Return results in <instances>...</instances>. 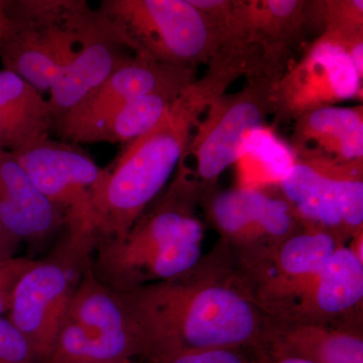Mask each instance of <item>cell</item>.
I'll list each match as a JSON object with an SVG mask.
<instances>
[{
	"mask_svg": "<svg viewBox=\"0 0 363 363\" xmlns=\"http://www.w3.org/2000/svg\"><path fill=\"white\" fill-rule=\"evenodd\" d=\"M219 250L176 278L118 293L140 330L147 363L266 346L271 320Z\"/></svg>",
	"mask_w": 363,
	"mask_h": 363,
	"instance_id": "1",
	"label": "cell"
},
{
	"mask_svg": "<svg viewBox=\"0 0 363 363\" xmlns=\"http://www.w3.org/2000/svg\"><path fill=\"white\" fill-rule=\"evenodd\" d=\"M208 66L152 130L126 145L114 164L102 169L92 189L99 238L128 233L178 168L210 104L250 73L248 62L238 55L217 57Z\"/></svg>",
	"mask_w": 363,
	"mask_h": 363,
	"instance_id": "2",
	"label": "cell"
},
{
	"mask_svg": "<svg viewBox=\"0 0 363 363\" xmlns=\"http://www.w3.org/2000/svg\"><path fill=\"white\" fill-rule=\"evenodd\" d=\"M203 198L199 186L177 169L167 192L125 235L97 240L89 264L98 281L123 293L193 269L202 259L204 224L196 206Z\"/></svg>",
	"mask_w": 363,
	"mask_h": 363,
	"instance_id": "3",
	"label": "cell"
},
{
	"mask_svg": "<svg viewBox=\"0 0 363 363\" xmlns=\"http://www.w3.org/2000/svg\"><path fill=\"white\" fill-rule=\"evenodd\" d=\"M7 9L13 26L0 48L4 70L40 92L50 90L104 23L85 0H7Z\"/></svg>",
	"mask_w": 363,
	"mask_h": 363,
	"instance_id": "4",
	"label": "cell"
},
{
	"mask_svg": "<svg viewBox=\"0 0 363 363\" xmlns=\"http://www.w3.org/2000/svg\"><path fill=\"white\" fill-rule=\"evenodd\" d=\"M284 67H260L247 76L242 89L216 98L196 126L181 161L193 162V168L178 167L201 188L205 197L219 177L240 159L245 145L266 128L272 114L274 85Z\"/></svg>",
	"mask_w": 363,
	"mask_h": 363,
	"instance_id": "5",
	"label": "cell"
},
{
	"mask_svg": "<svg viewBox=\"0 0 363 363\" xmlns=\"http://www.w3.org/2000/svg\"><path fill=\"white\" fill-rule=\"evenodd\" d=\"M97 11L123 32L131 51L168 65H209L221 52L206 16L189 0H102Z\"/></svg>",
	"mask_w": 363,
	"mask_h": 363,
	"instance_id": "6",
	"label": "cell"
},
{
	"mask_svg": "<svg viewBox=\"0 0 363 363\" xmlns=\"http://www.w3.org/2000/svg\"><path fill=\"white\" fill-rule=\"evenodd\" d=\"M277 188L303 227L327 231L344 243L363 231V160L295 152Z\"/></svg>",
	"mask_w": 363,
	"mask_h": 363,
	"instance_id": "7",
	"label": "cell"
},
{
	"mask_svg": "<svg viewBox=\"0 0 363 363\" xmlns=\"http://www.w3.org/2000/svg\"><path fill=\"white\" fill-rule=\"evenodd\" d=\"M40 193L65 217V248L82 260L90 259L99 240L92 189L102 169L75 143L49 138L13 152Z\"/></svg>",
	"mask_w": 363,
	"mask_h": 363,
	"instance_id": "8",
	"label": "cell"
},
{
	"mask_svg": "<svg viewBox=\"0 0 363 363\" xmlns=\"http://www.w3.org/2000/svg\"><path fill=\"white\" fill-rule=\"evenodd\" d=\"M341 245L334 234L302 226L276 245L240 250V274L260 309L277 321Z\"/></svg>",
	"mask_w": 363,
	"mask_h": 363,
	"instance_id": "9",
	"label": "cell"
},
{
	"mask_svg": "<svg viewBox=\"0 0 363 363\" xmlns=\"http://www.w3.org/2000/svg\"><path fill=\"white\" fill-rule=\"evenodd\" d=\"M362 80L337 35L322 33L303 58L279 78L272 114L277 123L297 121L308 112L345 100H362Z\"/></svg>",
	"mask_w": 363,
	"mask_h": 363,
	"instance_id": "10",
	"label": "cell"
},
{
	"mask_svg": "<svg viewBox=\"0 0 363 363\" xmlns=\"http://www.w3.org/2000/svg\"><path fill=\"white\" fill-rule=\"evenodd\" d=\"M87 262L76 259L63 248L52 259L38 260L14 288L9 320L42 363H47L51 357L65 322L78 283L74 281V274H81Z\"/></svg>",
	"mask_w": 363,
	"mask_h": 363,
	"instance_id": "11",
	"label": "cell"
},
{
	"mask_svg": "<svg viewBox=\"0 0 363 363\" xmlns=\"http://www.w3.org/2000/svg\"><path fill=\"white\" fill-rule=\"evenodd\" d=\"M208 198V214L223 242L240 250L276 245L302 227L277 187H238Z\"/></svg>",
	"mask_w": 363,
	"mask_h": 363,
	"instance_id": "12",
	"label": "cell"
},
{
	"mask_svg": "<svg viewBox=\"0 0 363 363\" xmlns=\"http://www.w3.org/2000/svg\"><path fill=\"white\" fill-rule=\"evenodd\" d=\"M190 76H196L195 69L168 65L149 55L136 52L55 124V130L64 140L74 143L79 135L111 116L119 107L162 86Z\"/></svg>",
	"mask_w": 363,
	"mask_h": 363,
	"instance_id": "13",
	"label": "cell"
},
{
	"mask_svg": "<svg viewBox=\"0 0 363 363\" xmlns=\"http://www.w3.org/2000/svg\"><path fill=\"white\" fill-rule=\"evenodd\" d=\"M363 259L341 245L278 322L335 323L362 314Z\"/></svg>",
	"mask_w": 363,
	"mask_h": 363,
	"instance_id": "14",
	"label": "cell"
},
{
	"mask_svg": "<svg viewBox=\"0 0 363 363\" xmlns=\"http://www.w3.org/2000/svg\"><path fill=\"white\" fill-rule=\"evenodd\" d=\"M128 51V40L106 18V25L86 42L50 88L48 102L55 124L133 58L135 54Z\"/></svg>",
	"mask_w": 363,
	"mask_h": 363,
	"instance_id": "15",
	"label": "cell"
},
{
	"mask_svg": "<svg viewBox=\"0 0 363 363\" xmlns=\"http://www.w3.org/2000/svg\"><path fill=\"white\" fill-rule=\"evenodd\" d=\"M0 220L21 242H40L65 225L62 212L6 150H0Z\"/></svg>",
	"mask_w": 363,
	"mask_h": 363,
	"instance_id": "16",
	"label": "cell"
},
{
	"mask_svg": "<svg viewBox=\"0 0 363 363\" xmlns=\"http://www.w3.org/2000/svg\"><path fill=\"white\" fill-rule=\"evenodd\" d=\"M234 11L245 44L281 63L289 45L316 26L313 1L305 0H234Z\"/></svg>",
	"mask_w": 363,
	"mask_h": 363,
	"instance_id": "17",
	"label": "cell"
},
{
	"mask_svg": "<svg viewBox=\"0 0 363 363\" xmlns=\"http://www.w3.org/2000/svg\"><path fill=\"white\" fill-rule=\"evenodd\" d=\"M264 347L313 363H363V335L358 321L339 323L269 322Z\"/></svg>",
	"mask_w": 363,
	"mask_h": 363,
	"instance_id": "18",
	"label": "cell"
},
{
	"mask_svg": "<svg viewBox=\"0 0 363 363\" xmlns=\"http://www.w3.org/2000/svg\"><path fill=\"white\" fill-rule=\"evenodd\" d=\"M292 150L316 152L338 162L363 160V106H329L295 121Z\"/></svg>",
	"mask_w": 363,
	"mask_h": 363,
	"instance_id": "19",
	"label": "cell"
},
{
	"mask_svg": "<svg viewBox=\"0 0 363 363\" xmlns=\"http://www.w3.org/2000/svg\"><path fill=\"white\" fill-rule=\"evenodd\" d=\"M55 130L49 102L20 76L0 71V150L18 152Z\"/></svg>",
	"mask_w": 363,
	"mask_h": 363,
	"instance_id": "20",
	"label": "cell"
},
{
	"mask_svg": "<svg viewBox=\"0 0 363 363\" xmlns=\"http://www.w3.org/2000/svg\"><path fill=\"white\" fill-rule=\"evenodd\" d=\"M196 76L179 79L142 95L79 135L75 143H128L155 128Z\"/></svg>",
	"mask_w": 363,
	"mask_h": 363,
	"instance_id": "21",
	"label": "cell"
},
{
	"mask_svg": "<svg viewBox=\"0 0 363 363\" xmlns=\"http://www.w3.org/2000/svg\"><path fill=\"white\" fill-rule=\"evenodd\" d=\"M89 262L72 295L65 321L90 330L133 334L143 343L135 321L121 296L98 281Z\"/></svg>",
	"mask_w": 363,
	"mask_h": 363,
	"instance_id": "22",
	"label": "cell"
},
{
	"mask_svg": "<svg viewBox=\"0 0 363 363\" xmlns=\"http://www.w3.org/2000/svg\"><path fill=\"white\" fill-rule=\"evenodd\" d=\"M143 358V346L138 336L90 330L64 322L47 363H104Z\"/></svg>",
	"mask_w": 363,
	"mask_h": 363,
	"instance_id": "23",
	"label": "cell"
},
{
	"mask_svg": "<svg viewBox=\"0 0 363 363\" xmlns=\"http://www.w3.org/2000/svg\"><path fill=\"white\" fill-rule=\"evenodd\" d=\"M295 152L269 128L260 130L250 138L241 152L238 164L241 179L240 187H278L292 166Z\"/></svg>",
	"mask_w": 363,
	"mask_h": 363,
	"instance_id": "24",
	"label": "cell"
},
{
	"mask_svg": "<svg viewBox=\"0 0 363 363\" xmlns=\"http://www.w3.org/2000/svg\"><path fill=\"white\" fill-rule=\"evenodd\" d=\"M316 26L322 33L350 35L363 32L362 0H320L313 1Z\"/></svg>",
	"mask_w": 363,
	"mask_h": 363,
	"instance_id": "25",
	"label": "cell"
},
{
	"mask_svg": "<svg viewBox=\"0 0 363 363\" xmlns=\"http://www.w3.org/2000/svg\"><path fill=\"white\" fill-rule=\"evenodd\" d=\"M0 363H42L13 323L0 318Z\"/></svg>",
	"mask_w": 363,
	"mask_h": 363,
	"instance_id": "26",
	"label": "cell"
},
{
	"mask_svg": "<svg viewBox=\"0 0 363 363\" xmlns=\"http://www.w3.org/2000/svg\"><path fill=\"white\" fill-rule=\"evenodd\" d=\"M160 363H255L253 352L215 350L184 353Z\"/></svg>",
	"mask_w": 363,
	"mask_h": 363,
	"instance_id": "27",
	"label": "cell"
},
{
	"mask_svg": "<svg viewBox=\"0 0 363 363\" xmlns=\"http://www.w3.org/2000/svg\"><path fill=\"white\" fill-rule=\"evenodd\" d=\"M37 262L18 255L11 259H0V291L16 288L21 277L35 266Z\"/></svg>",
	"mask_w": 363,
	"mask_h": 363,
	"instance_id": "28",
	"label": "cell"
},
{
	"mask_svg": "<svg viewBox=\"0 0 363 363\" xmlns=\"http://www.w3.org/2000/svg\"><path fill=\"white\" fill-rule=\"evenodd\" d=\"M253 357H255V363H313L304 358L286 354L269 347L255 351L253 352Z\"/></svg>",
	"mask_w": 363,
	"mask_h": 363,
	"instance_id": "29",
	"label": "cell"
},
{
	"mask_svg": "<svg viewBox=\"0 0 363 363\" xmlns=\"http://www.w3.org/2000/svg\"><path fill=\"white\" fill-rule=\"evenodd\" d=\"M21 243L23 242L0 220V259L16 257Z\"/></svg>",
	"mask_w": 363,
	"mask_h": 363,
	"instance_id": "30",
	"label": "cell"
},
{
	"mask_svg": "<svg viewBox=\"0 0 363 363\" xmlns=\"http://www.w3.org/2000/svg\"><path fill=\"white\" fill-rule=\"evenodd\" d=\"M13 23L7 9V0H0V48L13 30Z\"/></svg>",
	"mask_w": 363,
	"mask_h": 363,
	"instance_id": "31",
	"label": "cell"
},
{
	"mask_svg": "<svg viewBox=\"0 0 363 363\" xmlns=\"http://www.w3.org/2000/svg\"><path fill=\"white\" fill-rule=\"evenodd\" d=\"M104 363H136L135 359H121L116 360V362H104Z\"/></svg>",
	"mask_w": 363,
	"mask_h": 363,
	"instance_id": "32",
	"label": "cell"
}]
</instances>
